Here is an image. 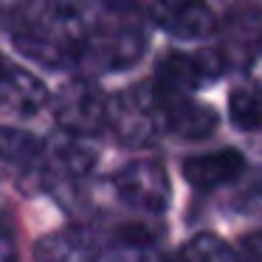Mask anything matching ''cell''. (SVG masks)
Here are the masks:
<instances>
[{
    "label": "cell",
    "instance_id": "cell-1",
    "mask_svg": "<svg viewBox=\"0 0 262 262\" xmlns=\"http://www.w3.org/2000/svg\"><path fill=\"white\" fill-rule=\"evenodd\" d=\"M14 46L51 68L121 71L144 54L147 29L130 0H51L40 12L20 14Z\"/></svg>",
    "mask_w": 262,
    "mask_h": 262
},
{
    "label": "cell",
    "instance_id": "cell-16",
    "mask_svg": "<svg viewBox=\"0 0 262 262\" xmlns=\"http://www.w3.org/2000/svg\"><path fill=\"white\" fill-rule=\"evenodd\" d=\"M158 262H178V259H158Z\"/></svg>",
    "mask_w": 262,
    "mask_h": 262
},
{
    "label": "cell",
    "instance_id": "cell-6",
    "mask_svg": "<svg viewBox=\"0 0 262 262\" xmlns=\"http://www.w3.org/2000/svg\"><path fill=\"white\" fill-rule=\"evenodd\" d=\"M152 17L178 40H203L214 31V12L203 0H155Z\"/></svg>",
    "mask_w": 262,
    "mask_h": 262
},
{
    "label": "cell",
    "instance_id": "cell-2",
    "mask_svg": "<svg viewBox=\"0 0 262 262\" xmlns=\"http://www.w3.org/2000/svg\"><path fill=\"white\" fill-rule=\"evenodd\" d=\"M54 119L68 136L85 138L104 130L110 121V99L88 79H74L54 99Z\"/></svg>",
    "mask_w": 262,
    "mask_h": 262
},
{
    "label": "cell",
    "instance_id": "cell-12",
    "mask_svg": "<svg viewBox=\"0 0 262 262\" xmlns=\"http://www.w3.org/2000/svg\"><path fill=\"white\" fill-rule=\"evenodd\" d=\"M178 262H237V254L214 234H198L181 248Z\"/></svg>",
    "mask_w": 262,
    "mask_h": 262
},
{
    "label": "cell",
    "instance_id": "cell-4",
    "mask_svg": "<svg viewBox=\"0 0 262 262\" xmlns=\"http://www.w3.org/2000/svg\"><path fill=\"white\" fill-rule=\"evenodd\" d=\"M223 74V57L211 51L200 54H166L155 68V82L152 91L161 99L172 96H192V91H198L200 85L217 79Z\"/></svg>",
    "mask_w": 262,
    "mask_h": 262
},
{
    "label": "cell",
    "instance_id": "cell-14",
    "mask_svg": "<svg viewBox=\"0 0 262 262\" xmlns=\"http://www.w3.org/2000/svg\"><path fill=\"white\" fill-rule=\"evenodd\" d=\"M239 254H243L245 262H262V231L243 237V243H239Z\"/></svg>",
    "mask_w": 262,
    "mask_h": 262
},
{
    "label": "cell",
    "instance_id": "cell-9",
    "mask_svg": "<svg viewBox=\"0 0 262 262\" xmlns=\"http://www.w3.org/2000/svg\"><path fill=\"white\" fill-rule=\"evenodd\" d=\"M243 169H245V158L234 147H223L217 152L194 155V158L183 161V178L189 181V186L200 189V192H209V189L237 181L243 175Z\"/></svg>",
    "mask_w": 262,
    "mask_h": 262
},
{
    "label": "cell",
    "instance_id": "cell-15",
    "mask_svg": "<svg viewBox=\"0 0 262 262\" xmlns=\"http://www.w3.org/2000/svg\"><path fill=\"white\" fill-rule=\"evenodd\" d=\"M40 262H59V259H57L54 254H48V256H42V254H40Z\"/></svg>",
    "mask_w": 262,
    "mask_h": 262
},
{
    "label": "cell",
    "instance_id": "cell-10",
    "mask_svg": "<svg viewBox=\"0 0 262 262\" xmlns=\"http://www.w3.org/2000/svg\"><path fill=\"white\" fill-rule=\"evenodd\" d=\"M42 155H46V147L37 136L26 130H14V127H0V161L12 166H29L40 164Z\"/></svg>",
    "mask_w": 262,
    "mask_h": 262
},
{
    "label": "cell",
    "instance_id": "cell-5",
    "mask_svg": "<svg viewBox=\"0 0 262 262\" xmlns=\"http://www.w3.org/2000/svg\"><path fill=\"white\" fill-rule=\"evenodd\" d=\"M107 124L130 144H141L147 138H152L155 127H161V113L152 88L149 91L136 88V91L121 93L119 99H110Z\"/></svg>",
    "mask_w": 262,
    "mask_h": 262
},
{
    "label": "cell",
    "instance_id": "cell-3",
    "mask_svg": "<svg viewBox=\"0 0 262 262\" xmlns=\"http://www.w3.org/2000/svg\"><path fill=\"white\" fill-rule=\"evenodd\" d=\"M113 186L121 203L141 214H161L169 206V178H166L164 164L155 158H138L121 166L113 178Z\"/></svg>",
    "mask_w": 262,
    "mask_h": 262
},
{
    "label": "cell",
    "instance_id": "cell-7",
    "mask_svg": "<svg viewBox=\"0 0 262 262\" xmlns=\"http://www.w3.org/2000/svg\"><path fill=\"white\" fill-rule=\"evenodd\" d=\"M48 104V91L31 71L14 65L0 54V107L31 116Z\"/></svg>",
    "mask_w": 262,
    "mask_h": 262
},
{
    "label": "cell",
    "instance_id": "cell-13",
    "mask_svg": "<svg viewBox=\"0 0 262 262\" xmlns=\"http://www.w3.org/2000/svg\"><path fill=\"white\" fill-rule=\"evenodd\" d=\"M0 262H20L17 254V234L6 214H0Z\"/></svg>",
    "mask_w": 262,
    "mask_h": 262
},
{
    "label": "cell",
    "instance_id": "cell-8",
    "mask_svg": "<svg viewBox=\"0 0 262 262\" xmlns=\"http://www.w3.org/2000/svg\"><path fill=\"white\" fill-rule=\"evenodd\" d=\"M155 102H158L161 124L181 138H206L217 130V113L206 104L194 102L192 96H155Z\"/></svg>",
    "mask_w": 262,
    "mask_h": 262
},
{
    "label": "cell",
    "instance_id": "cell-11",
    "mask_svg": "<svg viewBox=\"0 0 262 262\" xmlns=\"http://www.w3.org/2000/svg\"><path fill=\"white\" fill-rule=\"evenodd\" d=\"M228 116L239 130H262V82H243L228 93Z\"/></svg>",
    "mask_w": 262,
    "mask_h": 262
}]
</instances>
